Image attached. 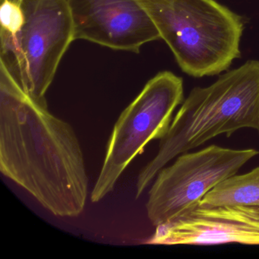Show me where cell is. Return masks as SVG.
Here are the masks:
<instances>
[{"mask_svg": "<svg viewBox=\"0 0 259 259\" xmlns=\"http://www.w3.org/2000/svg\"><path fill=\"white\" fill-rule=\"evenodd\" d=\"M0 171L56 216L84 211L89 178L73 128L27 95L2 62Z\"/></svg>", "mask_w": 259, "mask_h": 259, "instance_id": "1", "label": "cell"}, {"mask_svg": "<svg viewBox=\"0 0 259 259\" xmlns=\"http://www.w3.org/2000/svg\"><path fill=\"white\" fill-rule=\"evenodd\" d=\"M242 128L259 133V61L250 60L221 75L207 87H196L183 101L155 157L139 172L138 198L159 171L177 156L221 135Z\"/></svg>", "mask_w": 259, "mask_h": 259, "instance_id": "2", "label": "cell"}, {"mask_svg": "<svg viewBox=\"0 0 259 259\" xmlns=\"http://www.w3.org/2000/svg\"><path fill=\"white\" fill-rule=\"evenodd\" d=\"M139 2L188 75H218L240 57L243 21L215 0Z\"/></svg>", "mask_w": 259, "mask_h": 259, "instance_id": "3", "label": "cell"}, {"mask_svg": "<svg viewBox=\"0 0 259 259\" xmlns=\"http://www.w3.org/2000/svg\"><path fill=\"white\" fill-rule=\"evenodd\" d=\"M25 15L16 35L0 32V62L33 100L45 95L74 39L68 0H21Z\"/></svg>", "mask_w": 259, "mask_h": 259, "instance_id": "4", "label": "cell"}, {"mask_svg": "<svg viewBox=\"0 0 259 259\" xmlns=\"http://www.w3.org/2000/svg\"><path fill=\"white\" fill-rule=\"evenodd\" d=\"M183 98V78L172 72H159L147 82L115 124L91 195L92 202H98L113 190L119 177L150 142L166 136Z\"/></svg>", "mask_w": 259, "mask_h": 259, "instance_id": "5", "label": "cell"}, {"mask_svg": "<svg viewBox=\"0 0 259 259\" xmlns=\"http://www.w3.org/2000/svg\"><path fill=\"white\" fill-rule=\"evenodd\" d=\"M258 154L253 148L212 145L177 156L174 163L156 176L146 203L148 219L157 227L193 208L215 186L237 174Z\"/></svg>", "mask_w": 259, "mask_h": 259, "instance_id": "6", "label": "cell"}, {"mask_svg": "<svg viewBox=\"0 0 259 259\" xmlns=\"http://www.w3.org/2000/svg\"><path fill=\"white\" fill-rule=\"evenodd\" d=\"M74 39L139 54L160 34L139 0H68Z\"/></svg>", "mask_w": 259, "mask_h": 259, "instance_id": "7", "label": "cell"}, {"mask_svg": "<svg viewBox=\"0 0 259 259\" xmlns=\"http://www.w3.org/2000/svg\"><path fill=\"white\" fill-rule=\"evenodd\" d=\"M238 242L259 245V207L198 204L156 227L147 243L213 245Z\"/></svg>", "mask_w": 259, "mask_h": 259, "instance_id": "8", "label": "cell"}, {"mask_svg": "<svg viewBox=\"0 0 259 259\" xmlns=\"http://www.w3.org/2000/svg\"><path fill=\"white\" fill-rule=\"evenodd\" d=\"M199 204L259 207V166L246 174H236L226 179L211 189Z\"/></svg>", "mask_w": 259, "mask_h": 259, "instance_id": "9", "label": "cell"}, {"mask_svg": "<svg viewBox=\"0 0 259 259\" xmlns=\"http://www.w3.org/2000/svg\"><path fill=\"white\" fill-rule=\"evenodd\" d=\"M25 15L21 4L11 0H1L0 7V32L16 35L22 30Z\"/></svg>", "mask_w": 259, "mask_h": 259, "instance_id": "10", "label": "cell"}, {"mask_svg": "<svg viewBox=\"0 0 259 259\" xmlns=\"http://www.w3.org/2000/svg\"><path fill=\"white\" fill-rule=\"evenodd\" d=\"M11 1H13V2L19 3V4H20L21 3V0H11Z\"/></svg>", "mask_w": 259, "mask_h": 259, "instance_id": "11", "label": "cell"}]
</instances>
